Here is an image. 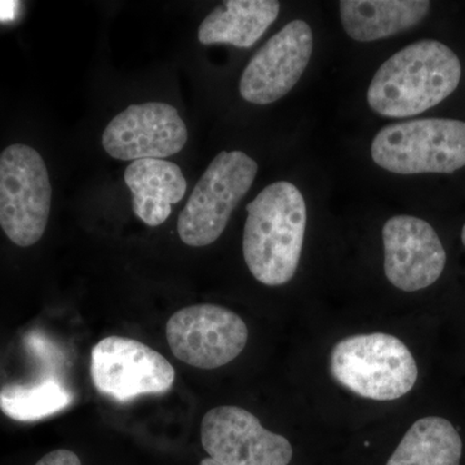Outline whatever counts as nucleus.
Listing matches in <instances>:
<instances>
[{
	"mask_svg": "<svg viewBox=\"0 0 465 465\" xmlns=\"http://www.w3.org/2000/svg\"><path fill=\"white\" fill-rule=\"evenodd\" d=\"M461 64L455 52L434 39L407 45L375 73L367 103L385 118H410L439 105L457 90Z\"/></svg>",
	"mask_w": 465,
	"mask_h": 465,
	"instance_id": "obj_1",
	"label": "nucleus"
},
{
	"mask_svg": "<svg viewBox=\"0 0 465 465\" xmlns=\"http://www.w3.org/2000/svg\"><path fill=\"white\" fill-rule=\"evenodd\" d=\"M307 203L293 183L266 186L247 204L243 256L251 274L265 286H282L298 271L305 229Z\"/></svg>",
	"mask_w": 465,
	"mask_h": 465,
	"instance_id": "obj_2",
	"label": "nucleus"
},
{
	"mask_svg": "<svg viewBox=\"0 0 465 465\" xmlns=\"http://www.w3.org/2000/svg\"><path fill=\"white\" fill-rule=\"evenodd\" d=\"M330 371L339 384L363 399H401L414 388L418 366L410 349L388 333H363L333 347Z\"/></svg>",
	"mask_w": 465,
	"mask_h": 465,
	"instance_id": "obj_3",
	"label": "nucleus"
},
{
	"mask_svg": "<svg viewBox=\"0 0 465 465\" xmlns=\"http://www.w3.org/2000/svg\"><path fill=\"white\" fill-rule=\"evenodd\" d=\"M372 161L391 173H454L465 167V122L427 118L381 128Z\"/></svg>",
	"mask_w": 465,
	"mask_h": 465,
	"instance_id": "obj_4",
	"label": "nucleus"
},
{
	"mask_svg": "<svg viewBox=\"0 0 465 465\" xmlns=\"http://www.w3.org/2000/svg\"><path fill=\"white\" fill-rule=\"evenodd\" d=\"M258 171V163L241 150L217 154L177 219L180 240L191 247L210 246L219 240Z\"/></svg>",
	"mask_w": 465,
	"mask_h": 465,
	"instance_id": "obj_5",
	"label": "nucleus"
},
{
	"mask_svg": "<svg viewBox=\"0 0 465 465\" xmlns=\"http://www.w3.org/2000/svg\"><path fill=\"white\" fill-rule=\"evenodd\" d=\"M52 204L48 168L35 149L14 143L0 153V226L20 247L38 243Z\"/></svg>",
	"mask_w": 465,
	"mask_h": 465,
	"instance_id": "obj_6",
	"label": "nucleus"
},
{
	"mask_svg": "<svg viewBox=\"0 0 465 465\" xmlns=\"http://www.w3.org/2000/svg\"><path fill=\"white\" fill-rule=\"evenodd\" d=\"M91 378L99 393L116 402L173 388L176 372L154 349L134 339L108 336L92 348Z\"/></svg>",
	"mask_w": 465,
	"mask_h": 465,
	"instance_id": "obj_7",
	"label": "nucleus"
},
{
	"mask_svg": "<svg viewBox=\"0 0 465 465\" xmlns=\"http://www.w3.org/2000/svg\"><path fill=\"white\" fill-rule=\"evenodd\" d=\"M166 336L177 360L197 369L213 370L240 356L249 341V329L231 309L200 304L173 314Z\"/></svg>",
	"mask_w": 465,
	"mask_h": 465,
	"instance_id": "obj_8",
	"label": "nucleus"
},
{
	"mask_svg": "<svg viewBox=\"0 0 465 465\" xmlns=\"http://www.w3.org/2000/svg\"><path fill=\"white\" fill-rule=\"evenodd\" d=\"M201 440L208 458L222 465H289L292 459L289 440L237 406L210 410L202 420Z\"/></svg>",
	"mask_w": 465,
	"mask_h": 465,
	"instance_id": "obj_9",
	"label": "nucleus"
},
{
	"mask_svg": "<svg viewBox=\"0 0 465 465\" xmlns=\"http://www.w3.org/2000/svg\"><path fill=\"white\" fill-rule=\"evenodd\" d=\"M186 142L188 130L177 109L157 101L128 106L103 134L104 149L118 161L173 157Z\"/></svg>",
	"mask_w": 465,
	"mask_h": 465,
	"instance_id": "obj_10",
	"label": "nucleus"
},
{
	"mask_svg": "<svg viewBox=\"0 0 465 465\" xmlns=\"http://www.w3.org/2000/svg\"><path fill=\"white\" fill-rule=\"evenodd\" d=\"M313 52V33L293 20L262 45L241 76L240 94L247 103L269 105L282 99L302 78Z\"/></svg>",
	"mask_w": 465,
	"mask_h": 465,
	"instance_id": "obj_11",
	"label": "nucleus"
},
{
	"mask_svg": "<svg viewBox=\"0 0 465 465\" xmlns=\"http://www.w3.org/2000/svg\"><path fill=\"white\" fill-rule=\"evenodd\" d=\"M384 272L406 292L427 289L442 274L446 251L433 226L419 217H391L382 228Z\"/></svg>",
	"mask_w": 465,
	"mask_h": 465,
	"instance_id": "obj_12",
	"label": "nucleus"
},
{
	"mask_svg": "<svg viewBox=\"0 0 465 465\" xmlns=\"http://www.w3.org/2000/svg\"><path fill=\"white\" fill-rule=\"evenodd\" d=\"M124 183L133 194V210L143 224L159 226L170 217L173 204L185 195L182 168L164 159H140L128 164Z\"/></svg>",
	"mask_w": 465,
	"mask_h": 465,
	"instance_id": "obj_13",
	"label": "nucleus"
},
{
	"mask_svg": "<svg viewBox=\"0 0 465 465\" xmlns=\"http://www.w3.org/2000/svg\"><path fill=\"white\" fill-rule=\"evenodd\" d=\"M341 18L345 33L357 42L390 38L420 24L430 2L424 0H342Z\"/></svg>",
	"mask_w": 465,
	"mask_h": 465,
	"instance_id": "obj_14",
	"label": "nucleus"
},
{
	"mask_svg": "<svg viewBox=\"0 0 465 465\" xmlns=\"http://www.w3.org/2000/svg\"><path fill=\"white\" fill-rule=\"evenodd\" d=\"M280 9L275 0H226L202 21L198 41L251 48L277 20Z\"/></svg>",
	"mask_w": 465,
	"mask_h": 465,
	"instance_id": "obj_15",
	"label": "nucleus"
},
{
	"mask_svg": "<svg viewBox=\"0 0 465 465\" xmlns=\"http://www.w3.org/2000/svg\"><path fill=\"white\" fill-rule=\"evenodd\" d=\"M463 440L448 419L428 416L407 430L387 465H460Z\"/></svg>",
	"mask_w": 465,
	"mask_h": 465,
	"instance_id": "obj_16",
	"label": "nucleus"
},
{
	"mask_svg": "<svg viewBox=\"0 0 465 465\" xmlns=\"http://www.w3.org/2000/svg\"><path fill=\"white\" fill-rule=\"evenodd\" d=\"M73 400L69 388L54 376L30 384L12 382L0 390L3 414L24 423L57 414L72 405Z\"/></svg>",
	"mask_w": 465,
	"mask_h": 465,
	"instance_id": "obj_17",
	"label": "nucleus"
},
{
	"mask_svg": "<svg viewBox=\"0 0 465 465\" xmlns=\"http://www.w3.org/2000/svg\"><path fill=\"white\" fill-rule=\"evenodd\" d=\"M35 465H82V461L75 452L61 449L48 452Z\"/></svg>",
	"mask_w": 465,
	"mask_h": 465,
	"instance_id": "obj_18",
	"label": "nucleus"
},
{
	"mask_svg": "<svg viewBox=\"0 0 465 465\" xmlns=\"http://www.w3.org/2000/svg\"><path fill=\"white\" fill-rule=\"evenodd\" d=\"M200 465H222V464L217 463V461L213 460V459H211V458H206L201 461Z\"/></svg>",
	"mask_w": 465,
	"mask_h": 465,
	"instance_id": "obj_19",
	"label": "nucleus"
},
{
	"mask_svg": "<svg viewBox=\"0 0 465 465\" xmlns=\"http://www.w3.org/2000/svg\"><path fill=\"white\" fill-rule=\"evenodd\" d=\"M461 241H463V244L465 247V224L463 226V232H461Z\"/></svg>",
	"mask_w": 465,
	"mask_h": 465,
	"instance_id": "obj_20",
	"label": "nucleus"
}]
</instances>
